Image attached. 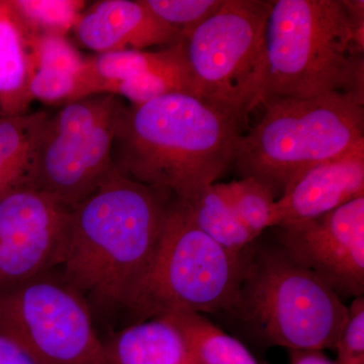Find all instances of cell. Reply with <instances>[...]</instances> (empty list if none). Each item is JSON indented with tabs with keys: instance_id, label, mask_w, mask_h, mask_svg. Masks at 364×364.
Returning <instances> with one entry per match:
<instances>
[{
	"instance_id": "9c48e42d",
	"label": "cell",
	"mask_w": 364,
	"mask_h": 364,
	"mask_svg": "<svg viewBox=\"0 0 364 364\" xmlns=\"http://www.w3.org/2000/svg\"><path fill=\"white\" fill-rule=\"evenodd\" d=\"M0 335L43 364H111L90 306L48 272L0 289Z\"/></svg>"
},
{
	"instance_id": "5bb4252c",
	"label": "cell",
	"mask_w": 364,
	"mask_h": 364,
	"mask_svg": "<svg viewBox=\"0 0 364 364\" xmlns=\"http://www.w3.org/2000/svg\"><path fill=\"white\" fill-rule=\"evenodd\" d=\"M104 345L111 364H200L181 332L160 317L134 323Z\"/></svg>"
},
{
	"instance_id": "3957f363",
	"label": "cell",
	"mask_w": 364,
	"mask_h": 364,
	"mask_svg": "<svg viewBox=\"0 0 364 364\" xmlns=\"http://www.w3.org/2000/svg\"><path fill=\"white\" fill-rule=\"evenodd\" d=\"M363 0H275L265 28L260 105L331 93L364 97Z\"/></svg>"
},
{
	"instance_id": "277c9868",
	"label": "cell",
	"mask_w": 364,
	"mask_h": 364,
	"mask_svg": "<svg viewBox=\"0 0 364 364\" xmlns=\"http://www.w3.org/2000/svg\"><path fill=\"white\" fill-rule=\"evenodd\" d=\"M347 314L334 289L277 242L258 238L243 251L238 298L226 317L262 346L334 350Z\"/></svg>"
},
{
	"instance_id": "30bf717a",
	"label": "cell",
	"mask_w": 364,
	"mask_h": 364,
	"mask_svg": "<svg viewBox=\"0 0 364 364\" xmlns=\"http://www.w3.org/2000/svg\"><path fill=\"white\" fill-rule=\"evenodd\" d=\"M69 210L26 182L0 196V289L61 264Z\"/></svg>"
},
{
	"instance_id": "cb8c5ba5",
	"label": "cell",
	"mask_w": 364,
	"mask_h": 364,
	"mask_svg": "<svg viewBox=\"0 0 364 364\" xmlns=\"http://www.w3.org/2000/svg\"><path fill=\"white\" fill-rule=\"evenodd\" d=\"M336 350L337 364H364V298L353 299L348 306L346 322L340 333Z\"/></svg>"
},
{
	"instance_id": "d4e9b609",
	"label": "cell",
	"mask_w": 364,
	"mask_h": 364,
	"mask_svg": "<svg viewBox=\"0 0 364 364\" xmlns=\"http://www.w3.org/2000/svg\"><path fill=\"white\" fill-rule=\"evenodd\" d=\"M0 364H43L14 340L0 335Z\"/></svg>"
},
{
	"instance_id": "2e32d148",
	"label": "cell",
	"mask_w": 364,
	"mask_h": 364,
	"mask_svg": "<svg viewBox=\"0 0 364 364\" xmlns=\"http://www.w3.org/2000/svg\"><path fill=\"white\" fill-rule=\"evenodd\" d=\"M159 317L181 332L200 364H264L240 340L223 331L203 314L174 311Z\"/></svg>"
},
{
	"instance_id": "7402d4cb",
	"label": "cell",
	"mask_w": 364,
	"mask_h": 364,
	"mask_svg": "<svg viewBox=\"0 0 364 364\" xmlns=\"http://www.w3.org/2000/svg\"><path fill=\"white\" fill-rule=\"evenodd\" d=\"M33 71L49 69L85 73L88 59L85 58L66 36L31 35Z\"/></svg>"
},
{
	"instance_id": "5b68a950",
	"label": "cell",
	"mask_w": 364,
	"mask_h": 364,
	"mask_svg": "<svg viewBox=\"0 0 364 364\" xmlns=\"http://www.w3.org/2000/svg\"><path fill=\"white\" fill-rule=\"evenodd\" d=\"M261 105L264 112L242 134L234 163L242 178L262 182L275 198L306 170L364 143V97L337 92Z\"/></svg>"
},
{
	"instance_id": "6da1fadb",
	"label": "cell",
	"mask_w": 364,
	"mask_h": 364,
	"mask_svg": "<svg viewBox=\"0 0 364 364\" xmlns=\"http://www.w3.org/2000/svg\"><path fill=\"white\" fill-rule=\"evenodd\" d=\"M173 198L116 169L69 210L61 277L88 306L130 312Z\"/></svg>"
},
{
	"instance_id": "8fae6325",
	"label": "cell",
	"mask_w": 364,
	"mask_h": 364,
	"mask_svg": "<svg viewBox=\"0 0 364 364\" xmlns=\"http://www.w3.org/2000/svg\"><path fill=\"white\" fill-rule=\"evenodd\" d=\"M274 229V241L340 298L363 296L364 196L315 219Z\"/></svg>"
},
{
	"instance_id": "9a60e30c",
	"label": "cell",
	"mask_w": 364,
	"mask_h": 364,
	"mask_svg": "<svg viewBox=\"0 0 364 364\" xmlns=\"http://www.w3.org/2000/svg\"><path fill=\"white\" fill-rule=\"evenodd\" d=\"M31 33L9 0H0V116H20L33 102Z\"/></svg>"
},
{
	"instance_id": "603a6c76",
	"label": "cell",
	"mask_w": 364,
	"mask_h": 364,
	"mask_svg": "<svg viewBox=\"0 0 364 364\" xmlns=\"http://www.w3.org/2000/svg\"><path fill=\"white\" fill-rule=\"evenodd\" d=\"M163 23L176 28L181 38L217 13L224 0H142Z\"/></svg>"
},
{
	"instance_id": "ffe728a7",
	"label": "cell",
	"mask_w": 364,
	"mask_h": 364,
	"mask_svg": "<svg viewBox=\"0 0 364 364\" xmlns=\"http://www.w3.org/2000/svg\"><path fill=\"white\" fill-rule=\"evenodd\" d=\"M31 35L66 36L86 9L82 0H9Z\"/></svg>"
},
{
	"instance_id": "7a4b0ae2",
	"label": "cell",
	"mask_w": 364,
	"mask_h": 364,
	"mask_svg": "<svg viewBox=\"0 0 364 364\" xmlns=\"http://www.w3.org/2000/svg\"><path fill=\"white\" fill-rule=\"evenodd\" d=\"M243 126L195 95L169 93L126 105L112 161L127 178L188 202L234 162Z\"/></svg>"
},
{
	"instance_id": "8992f818",
	"label": "cell",
	"mask_w": 364,
	"mask_h": 364,
	"mask_svg": "<svg viewBox=\"0 0 364 364\" xmlns=\"http://www.w3.org/2000/svg\"><path fill=\"white\" fill-rule=\"evenodd\" d=\"M242 269L243 252L234 254L215 243L174 198L130 313L136 322L174 311L229 315L238 298Z\"/></svg>"
},
{
	"instance_id": "e0dca14e",
	"label": "cell",
	"mask_w": 364,
	"mask_h": 364,
	"mask_svg": "<svg viewBox=\"0 0 364 364\" xmlns=\"http://www.w3.org/2000/svg\"><path fill=\"white\" fill-rule=\"evenodd\" d=\"M183 203L196 226L230 252L241 254L256 240L235 212L225 183L205 186Z\"/></svg>"
},
{
	"instance_id": "4fadbf2b",
	"label": "cell",
	"mask_w": 364,
	"mask_h": 364,
	"mask_svg": "<svg viewBox=\"0 0 364 364\" xmlns=\"http://www.w3.org/2000/svg\"><path fill=\"white\" fill-rule=\"evenodd\" d=\"M78 44L104 53L177 44L181 33L157 18L142 0H102L85 9L73 28Z\"/></svg>"
},
{
	"instance_id": "d6986e66",
	"label": "cell",
	"mask_w": 364,
	"mask_h": 364,
	"mask_svg": "<svg viewBox=\"0 0 364 364\" xmlns=\"http://www.w3.org/2000/svg\"><path fill=\"white\" fill-rule=\"evenodd\" d=\"M174 92L189 95L188 71L183 53L176 61L168 65L107 85L102 95L124 97L130 100L132 105H140Z\"/></svg>"
},
{
	"instance_id": "52a82bcc",
	"label": "cell",
	"mask_w": 364,
	"mask_h": 364,
	"mask_svg": "<svg viewBox=\"0 0 364 364\" xmlns=\"http://www.w3.org/2000/svg\"><path fill=\"white\" fill-rule=\"evenodd\" d=\"M270 7L267 0H224L217 13L181 40L189 95L242 124L259 107L264 88Z\"/></svg>"
},
{
	"instance_id": "ac0fdd59",
	"label": "cell",
	"mask_w": 364,
	"mask_h": 364,
	"mask_svg": "<svg viewBox=\"0 0 364 364\" xmlns=\"http://www.w3.org/2000/svg\"><path fill=\"white\" fill-rule=\"evenodd\" d=\"M181 55L182 47L178 42L159 52L124 50L97 54L88 60L97 81V95H102L107 85L168 65Z\"/></svg>"
},
{
	"instance_id": "484cf974",
	"label": "cell",
	"mask_w": 364,
	"mask_h": 364,
	"mask_svg": "<svg viewBox=\"0 0 364 364\" xmlns=\"http://www.w3.org/2000/svg\"><path fill=\"white\" fill-rule=\"evenodd\" d=\"M289 364H337L322 351L289 350Z\"/></svg>"
},
{
	"instance_id": "7c38bea8",
	"label": "cell",
	"mask_w": 364,
	"mask_h": 364,
	"mask_svg": "<svg viewBox=\"0 0 364 364\" xmlns=\"http://www.w3.org/2000/svg\"><path fill=\"white\" fill-rule=\"evenodd\" d=\"M364 196V143L306 170L275 202V227L328 214Z\"/></svg>"
},
{
	"instance_id": "44dd1931",
	"label": "cell",
	"mask_w": 364,
	"mask_h": 364,
	"mask_svg": "<svg viewBox=\"0 0 364 364\" xmlns=\"http://www.w3.org/2000/svg\"><path fill=\"white\" fill-rule=\"evenodd\" d=\"M225 188L235 212L254 238L274 228L277 198L267 186L253 177H244L225 183Z\"/></svg>"
},
{
	"instance_id": "ba28073f",
	"label": "cell",
	"mask_w": 364,
	"mask_h": 364,
	"mask_svg": "<svg viewBox=\"0 0 364 364\" xmlns=\"http://www.w3.org/2000/svg\"><path fill=\"white\" fill-rule=\"evenodd\" d=\"M126 105L91 95L48 114L26 183L71 210L116 171L112 144Z\"/></svg>"
}]
</instances>
